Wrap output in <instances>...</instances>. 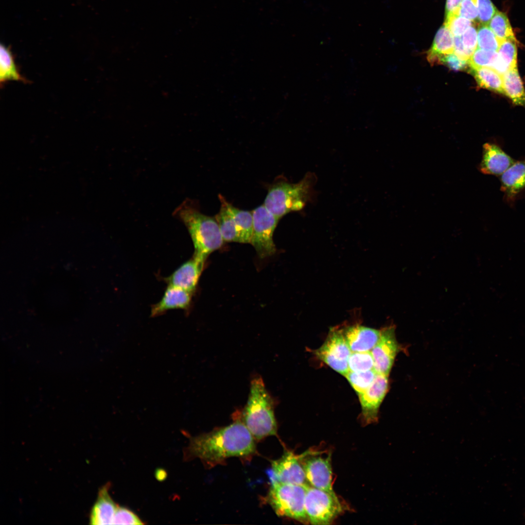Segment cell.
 <instances>
[{"label": "cell", "mask_w": 525, "mask_h": 525, "mask_svg": "<svg viewBox=\"0 0 525 525\" xmlns=\"http://www.w3.org/2000/svg\"><path fill=\"white\" fill-rule=\"evenodd\" d=\"M315 179L309 173L297 183H275L269 188L263 205L280 219L290 212L300 210L311 200Z\"/></svg>", "instance_id": "cell-4"}, {"label": "cell", "mask_w": 525, "mask_h": 525, "mask_svg": "<svg viewBox=\"0 0 525 525\" xmlns=\"http://www.w3.org/2000/svg\"><path fill=\"white\" fill-rule=\"evenodd\" d=\"M109 485L106 484L100 490L97 500L90 514V525H113L114 516L119 505L109 493Z\"/></svg>", "instance_id": "cell-19"}, {"label": "cell", "mask_w": 525, "mask_h": 525, "mask_svg": "<svg viewBox=\"0 0 525 525\" xmlns=\"http://www.w3.org/2000/svg\"><path fill=\"white\" fill-rule=\"evenodd\" d=\"M454 52V37L444 25L437 31L427 58L432 64L439 62L440 58Z\"/></svg>", "instance_id": "cell-20"}, {"label": "cell", "mask_w": 525, "mask_h": 525, "mask_svg": "<svg viewBox=\"0 0 525 525\" xmlns=\"http://www.w3.org/2000/svg\"><path fill=\"white\" fill-rule=\"evenodd\" d=\"M272 483L279 482L311 486L308 482L299 455L288 451L279 459L272 461Z\"/></svg>", "instance_id": "cell-13"}, {"label": "cell", "mask_w": 525, "mask_h": 525, "mask_svg": "<svg viewBox=\"0 0 525 525\" xmlns=\"http://www.w3.org/2000/svg\"><path fill=\"white\" fill-rule=\"evenodd\" d=\"M275 404L262 378L255 377L251 382L247 403L237 420L244 423L255 439L276 435Z\"/></svg>", "instance_id": "cell-3"}, {"label": "cell", "mask_w": 525, "mask_h": 525, "mask_svg": "<svg viewBox=\"0 0 525 525\" xmlns=\"http://www.w3.org/2000/svg\"><path fill=\"white\" fill-rule=\"evenodd\" d=\"M205 262L192 257L180 265L164 280L168 284L193 294L198 283Z\"/></svg>", "instance_id": "cell-14"}, {"label": "cell", "mask_w": 525, "mask_h": 525, "mask_svg": "<svg viewBox=\"0 0 525 525\" xmlns=\"http://www.w3.org/2000/svg\"><path fill=\"white\" fill-rule=\"evenodd\" d=\"M498 57L493 67L503 75L510 69L517 67L516 40L508 39L502 41L497 51Z\"/></svg>", "instance_id": "cell-22"}, {"label": "cell", "mask_w": 525, "mask_h": 525, "mask_svg": "<svg viewBox=\"0 0 525 525\" xmlns=\"http://www.w3.org/2000/svg\"><path fill=\"white\" fill-rule=\"evenodd\" d=\"M164 472H165L164 471H163V470H159V471H157V472H156L157 478L159 480H163V478H165V476H166V473H164Z\"/></svg>", "instance_id": "cell-38"}, {"label": "cell", "mask_w": 525, "mask_h": 525, "mask_svg": "<svg viewBox=\"0 0 525 525\" xmlns=\"http://www.w3.org/2000/svg\"><path fill=\"white\" fill-rule=\"evenodd\" d=\"M388 377L377 373L370 385L358 395L362 409V419L366 424L378 420L380 406L388 389Z\"/></svg>", "instance_id": "cell-12"}, {"label": "cell", "mask_w": 525, "mask_h": 525, "mask_svg": "<svg viewBox=\"0 0 525 525\" xmlns=\"http://www.w3.org/2000/svg\"><path fill=\"white\" fill-rule=\"evenodd\" d=\"M144 523L139 517L130 509L118 506L116 511L113 525H143Z\"/></svg>", "instance_id": "cell-31"}, {"label": "cell", "mask_w": 525, "mask_h": 525, "mask_svg": "<svg viewBox=\"0 0 525 525\" xmlns=\"http://www.w3.org/2000/svg\"><path fill=\"white\" fill-rule=\"evenodd\" d=\"M463 44L466 48L474 52L477 48V31L473 24L461 35Z\"/></svg>", "instance_id": "cell-35"}, {"label": "cell", "mask_w": 525, "mask_h": 525, "mask_svg": "<svg viewBox=\"0 0 525 525\" xmlns=\"http://www.w3.org/2000/svg\"><path fill=\"white\" fill-rule=\"evenodd\" d=\"M399 350L395 326L390 325L381 329L380 338L370 351L376 373L388 376Z\"/></svg>", "instance_id": "cell-11"}, {"label": "cell", "mask_w": 525, "mask_h": 525, "mask_svg": "<svg viewBox=\"0 0 525 525\" xmlns=\"http://www.w3.org/2000/svg\"><path fill=\"white\" fill-rule=\"evenodd\" d=\"M498 57L497 52L477 48L468 61L469 68L489 67L493 68Z\"/></svg>", "instance_id": "cell-29"}, {"label": "cell", "mask_w": 525, "mask_h": 525, "mask_svg": "<svg viewBox=\"0 0 525 525\" xmlns=\"http://www.w3.org/2000/svg\"><path fill=\"white\" fill-rule=\"evenodd\" d=\"M473 23L471 20L456 14H450L445 16L444 25L454 36H460Z\"/></svg>", "instance_id": "cell-30"}, {"label": "cell", "mask_w": 525, "mask_h": 525, "mask_svg": "<svg viewBox=\"0 0 525 525\" xmlns=\"http://www.w3.org/2000/svg\"><path fill=\"white\" fill-rule=\"evenodd\" d=\"M190 235L194 246L193 257L205 262L208 256L224 243L215 218L201 213L194 202L186 199L174 212Z\"/></svg>", "instance_id": "cell-2"}, {"label": "cell", "mask_w": 525, "mask_h": 525, "mask_svg": "<svg viewBox=\"0 0 525 525\" xmlns=\"http://www.w3.org/2000/svg\"><path fill=\"white\" fill-rule=\"evenodd\" d=\"M192 295L182 289L168 285L160 300L152 306L151 316H157L170 310H187L191 304Z\"/></svg>", "instance_id": "cell-17"}, {"label": "cell", "mask_w": 525, "mask_h": 525, "mask_svg": "<svg viewBox=\"0 0 525 525\" xmlns=\"http://www.w3.org/2000/svg\"><path fill=\"white\" fill-rule=\"evenodd\" d=\"M0 82L1 85L10 80L26 82L19 73L10 49L3 44L0 46Z\"/></svg>", "instance_id": "cell-24"}, {"label": "cell", "mask_w": 525, "mask_h": 525, "mask_svg": "<svg viewBox=\"0 0 525 525\" xmlns=\"http://www.w3.org/2000/svg\"><path fill=\"white\" fill-rule=\"evenodd\" d=\"M455 14L473 22H478L477 0H463Z\"/></svg>", "instance_id": "cell-33"}, {"label": "cell", "mask_w": 525, "mask_h": 525, "mask_svg": "<svg viewBox=\"0 0 525 525\" xmlns=\"http://www.w3.org/2000/svg\"><path fill=\"white\" fill-rule=\"evenodd\" d=\"M218 196L221 207L215 218L224 242L250 243L253 228L252 211L237 208L222 195Z\"/></svg>", "instance_id": "cell-6"}, {"label": "cell", "mask_w": 525, "mask_h": 525, "mask_svg": "<svg viewBox=\"0 0 525 525\" xmlns=\"http://www.w3.org/2000/svg\"><path fill=\"white\" fill-rule=\"evenodd\" d=\"M504 92L516 105H525V90L517 68L503 74Z\"/></svg>", "instance_id": "cell-21"}, {"label": "cell", "mask_w": 525, "mask_h": 525, "mask_svg": "<svg viewBox=\"0 0 525 525\" xmlns=\"http://www.w3.org/2000/svg\"><path fill=\"white\" fill-rule=\"evenodd\" d=\"M351 352L340 326L332 328L323 344L315 350L320 360L344 376L349 371Z\"/></svg>", "instance_id": "cell-9"}, {"label": "cell", "mask_w": 525, "mask_h": 525, "mask_svg": "<svg viewBox=\"0 0 525 525\" xmlns=\"http://www.w3.org/2000/svg\"><path fill=\"white\" fill-rule=\"evenodd\" d=\"M439 62L446 65L450 70L455 71L465 70L467 69L468 67H469L468 61L463 60L453 53L442 56Z\"/></svg>", "instance_id": "cell-34"}, {"label": "cell", "mask_w": 525, "mask_h": 525, "mask_svg": "<svg viewBox=\"0 0 525 525\" xmlns=\"http://www.w3.org/2000/svg\"><path fill=\"white\" fill-rule=\"evenodd\" d=\"M463 0H447L445 7V16L455 13Z\"/></svg>", "instance_id": "cell-37"}, {"label": "cell", "mask_w": 525, "mask_h": 525, "mask_svg": "<svg viewBox=\"0 0 525 525\" xmlns=\"http://www.w3.org/2000/svg\"><path fill=\"white\" fill-rule=\"evenodd\" d=\"M483 149L479 170L484 174L500 175L516 161L496 144L486 143Z\"/></svg>", "instance_id": "cell-16"}, {"label": "cell", "mask_w": 525, "mask_h": 525, "mask_svg": "<svg viewBox=\"0 0 525 525\" xmlns=\"http://www.w3.org/2000/svg\"><path fill=\"white\" fill-rule=\"evenodd\" d=\"M299 458L311 486L336 495L332 488L330 454L323 456L317 452L307 451L299 455Z\"/></svg>", "instance_id": "cell-10"}, {"label": "cell", "mask_w": 525, "mask_h": 525, "mask_svg": "<svg viewBox=\"0 0 525 525\" xmlns=\"http://www.w3.org/2000/svg\"><path fill=\"white\" fill-rule=\"evenodd\" d=\"M478 85L496 92L504 94L503 75L494 69L489 67L471 68Z\"/></svg>", "instance_id": "cell-23"}, {"label": "cell", "mask_w": 525, "mask_h": 525, "mask_svg": "<svg viewBox=\"0 0 525 525\" xmlns=\"http://www.w3.org/2000/svg\"><path fill=\"white\" fill-rule=\"evenodd\" d=\"M305 509L312 525H329L343 510L336 495L311 486L306 488Z\"/></svg>", "instance_id": "cell-7"}, {"label": "cell", "mask_w": 525, "mask_h": 525, "mask_svg": "<svg viewBox=\"0 0 525 525\" xmlns=\"http://www.w3.org/2000/svg\"><path fill=\"white\" fill-rule=\"evenodd\" d=\"M254 438L240 420L192 438L185 452L186 460L198 458L214 467L231 457H246L255 451Z\"/></svg>", "instance_id": "cell-1"}, {"label": "cell", "mask_w": 525, "mask_h": 525, "mask_svg": "<svg viewBox=\"0 0 525 525\" xmlns=\"http://www.w3.org/2000/svg\"><path fill=\"white\" fill-rule=\"evenodd\" d=\"M376 374L374 369L364 372L349 371L345 377L358 395L370 385Z\"/></svg>", "instance_id": "cell-26"}, {"label": "cell", "mask_w": 525, "mask_h": 525, "mask_svg": "<svg viewBox=\"0 0 525 525\" xmlns=\"http://www.w3.org/2000/svg\"><path fill=\"white\" fill-rule=\"evenodd\" d=\"M307 487L293 484L272 483L267 494V502L278 515L307 523L309 520L305 509Z\"/></svg>", "instance_id": "cell-5"}, {"label": "cell", "mask_w": 525, "mask_h": 525, "mask_svg": "<svg viewBox=\"0 0 525 525\" xmlns=\"http://www.w3.org/2000/svg\"><path fill=\"white\" fill-rule=\"evenodd\" d=\"M488 26L501 42L508 39H515L508 17L504 12L497 10Z\"/></svg>", "instance_id": "cell-25"}, {"label": "cell", "mask_w": 525, "mask_h": 525, "mask_svg": "<svg viewBox=\"0 0 525 525\" xmlns=\"http://www.w3.org/2000/svg\"><path fill=\"white\" fill-rule=\"evenodd\" d=\"M501 190L505 199L514 201L517 195L525 188V159L516 161L500 175Z\"/></svg>", "instance_id": "cell-18"}, {"label": "cell", "mask_w": 525, "mask_h": 525, "mask_svg": "<svg viewBox=\"0 0 525 525\" xmlns=\"http://www.w3.org/2000/svg\"><path fill=\"white\" fill-rule=\"evenodd\" d=\"M340 327L352 352L371 351L381 335V330L358 324L341 326Z\"/></svg>", "instance_id": "cell-15"}, {"label": "cell", "mask_w": 525, "mask_h": 525, "mask_svg": "<svg viewBox=\"0 0 525 525\" xmlns=\"http://www.w3.org/2000/svg\"><path fill=\"white\" fill-rule=\"evenodd\" d=\"M349 370L364 372L374 369V360L370 351L352 352L348 360Z\"/></svg>", "instance_id": "cell-27"}, {"label": "cell", "mask_w": 525, "mask_h": 525, "mask_svg": "<svg viewBox=\"0 0 525 525\" xmlns=\"http://www.w3.org/2000/svg\"><path fill=\"white\" fill-rule=\"evenodd\" d=\"M253 228L250 244L260 257L263 258L276 252L273 236L280 220L262 205L252 211Z\"/></svg>", "instance_id": "cell-8"}, {"label": "cell", "mask_w": 525, "mask_h": 525, "mask_svg": "<svg viewBox=\"0 0 525 525\" xmlns=\"http://www.w3.org/2000/svg\"><path fill=\"white\" fill-rule=\"evenodd\" d=\"M478 22L480 24L488 25L490 20L497 11L490 0H477Z\"/></svg>", "instance_id": "cell-32"}, {"label": "cell", "mask_w": 525, "mask_h": 525, "mask_svg": "<svg viewBox=\"0 0 525 525\" xmlns=\"http://www.w3.org/2000/svg\"><path fill=\"white\" fill-rule=\"evenodd\" d=\"M477 31V48L497 52L501 42L489 26L480 24Z\"/></svg>", "instance_id": "cell-28"}, {"label": "cell", "mask_w": 525, "mask_h": 525, "mask_svg": "<svg viewBox=\"0 0 525 525\" xmlns=\"http://www.w3.org/2000/svg\"><path fill=\"white\" fill-rule=\"evenodd\" d=\"M454 52L458 58L465 61H469L473 53V52L465 47L461 37L459 36H454Z\"/></svg>", "instance_id": "cell-36"}]
</instances>
